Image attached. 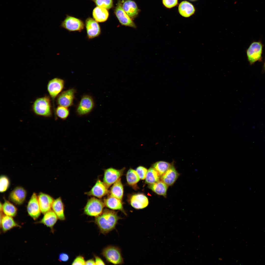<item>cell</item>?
Instances as JSON below:
<instances>
[{
    "label": "cell",
    "instance_id": "obj_1",
    "mask_svg": "<svg viewBox=\"0 0 265 265\" xmlns=\"http://www.w3.org/2000/svg\"><path fill=\"white\" fill-rule=\"evenodd\" d=\"M120 219L116 212L105 209L96 217L95 222L100 232L106 234L115 228L118 221Z\"/></svg>",
    "mask_w": 265,
    "mask_h": 265
},
{
    "label": "cell",
    "instance_id": "obj_2",
    "mask_svg": "<svg viewBox=\"0 0 265 265\" xmlns=\"http://www.w3.org/2000/svg\"><path fill=\"white\" fill-rule=\"evenodd\" d=\"M32 109L36 115L46 117H51L52 115L51 101L47 96L36 99L32 105Z\"/></svg>",
    "mask_w": 265,
    "mask_h": 265
},
{
    "label": "cell",
    "instance_id": "obj_3",
    "mask_svg": "<svg viewBox=\"0 0 265 265\" xmlns=\"http://www.w3.org/2000/svg\"><path fill=\"white\" fill-rule=\"evenodd\" d=\"M102 254L109 263L114 265H120L124 263L120 250L117 247L108 246L103 250Z\"/></svg>",
    "mask_w": 265,
    "mask_h": 265
},
{
    "label": "cell",
    "instance_id": "obj_4",
    "mask_svg": "<svg viewBox=\"0 0 265 265\" xmlns=\"http://www.w3.org/2000/svg\"><path fill=\"white\" fill-rule=\"evenodd\" d=\"M104 206L100 200L92 198L88 201L84 208V212L87 215L96 217L102 213Z\"/></svg>",
    "mask_w": 265,
    "mask_h": 265
},
{
    "label": "cell",
    "instance_id": "obj_5",
    "mask_svg": "<svg viewBox=\"0 0 265 265\" xmlns=\"http://www.w3.org/2000/svg\"><path fill=\"white\" fill-rule=\"evenodd\" d=\"M85 24L81 19L67 15L62 22L61 26L69 32H81L84 29Z\"/></svg>",
    "mask_w": 265,
    "mask_h": 265
},
{
    "label": "cell",
    "instance_id": "obj_6",
    "mask_svg": "<svg viewBox=\"0 0 265 265\" xmlns=\"http://www.w3.org/2000/svg\"><path fill=\"white\" fill-rule=\"evenodd\" d=\"M262 48V45L260 42H254L250 45L247 50L246 53L251 65L261 60Z\"/></svg>",
    "mask_w": 265,
    "mask_h": 265
},
{
    "label": "cell",
    "instance_id": "obj_7",
    "mask_svg": "<svg viewBox=\"0 0 265 265\" xmlns=\"http://www.w3.org/2000/svg\"><path fill=\"white\" fill-rule=\"evenodd\" d=\"M94 103L91 97L85 95L81 98L77 107L76 112L80 116L88 114L93 108Z\"/></svg>",
    "mask_w": 265,
    "mask_h": 265
},
{
    "label": "cell",
    "instance_id": "obj_8",
    "mask_svg": "<svg viewBox=\"0 0 265 265\" xmlns=\"http://www.w3.org/2000/svg\"><path fill=\"white\" fill-rule=\"evenodd\" d=\"M64 83L63 80L57 78L53 79L49 81L47 85V90L53 102H54L55 98L63 89Z\"/></svg>",
    "mask_w": 265,
    "mask_h": 265
},
{
    "label": "cell",
    "instance_id": "obj_9",
    "mask_svg": "<svg viewBox=\"0 0 265 265\" xmlns=\"http://www.w3.org/2000/svg\"><path fill=\"white\" fill-rule=\"evenodd\" d=\"M114 13L120 24L122 25L136 28L134 22L123 10L121 1L119 0L114 10Z\"/></svg>",
    "mask_w": 265,
    "mask_h": 265
},
{
    "label": "cell",
    "instance_id": "obj_10",
    "mask_svg": "<svg viewBox=\"0 0 265 265\" xmlns=\"http://www.w3.org/2000/svg\"><path fill=\"white\" fill-rule=\"evenodd\" d=\"M85 26L88 39H93L100 35L101 32L100 27L94 19L90 17L87 18L85 22Z\"/></svg>",
    "mask_w": 265,
    "mask_h": 265
},
{
    "label": "cell",
    "instance_id": "obj_11",
    "mask_svg": "<svg viewBox=\"0 0 265 265\" xmlns=\"http://www.w3.org/2000/svg\"><path fill=\"white\" fill-rule=\"evenodd\" d=\"M27 210L29 215L35 220L40 216L41 212L38 196L35 193L32 194L27 204Z\"/></svg>",
    "mask_w": 265,
    "mask_h": 265
},
{
    "label": "cell",
    "instance_id": "obj_12",
    "mask_svg": "<svg viewBox=\"0 0 265 265\" xmlns=\"http://www.w3.org/2000/svg\"><path fill=\"white\" fill-rule=\"evenodd\" d=\"M124 169L117 170L111 168L105 171L103 182L108 188L116 182L122 175Z\"/></svg>",
    "mask_w": 265,
    "mask_h": 265
},
{
    "label": "cell",
    "instance_id": "obj_13",
    "mask_svg": "<svg viewBox=\"0 0 265 265\" xmlns=\"http://www.w3.org/2000/svg\"><path fill=\"white\" fill-rule=\"evenodd\" d=\"M27 195V192L23 187H15L10 192L9 196L10 200L18 205L22 204L24 202Z\"/></svg>",
    "mask_w": 265,
    "mask_h": 265
},
{
    "label": "cell",
    "instance_id": "obj_14",
    "mask_svg": "<svg viewBox=\"0 0 265 265\" xmlns=\"http://www.w3.org/2000/svg\"><path fill=\"white\" fill-rule=\"evenodd\" d=\"M75 93V90L73 88L63 92L57 97V104L67 108L71 106L73 104Z\"/></svg>",
    "mask_w": 265,
    "mask_h": 265
},
{
    "label": "cell",
    "instance_id": "obj_15",
    "mask_svg": "<svg viewBox=\"0 0 265 265\" xmlns=\"http://www.w3.org/2000/svg\"><path fill=\"white\" fill-rule=\"evenodd\" d=\"M38 196L39 205L41 213L44 214L51 210L54 200L50 195L42 192Z\"/></svg>",
    "mask_w": 265,
    "mask_h": 265
},
{
    "label": "cell",
    "instance_id": "obj_16",
    "mask_svg": "<svg viewBox=\"0 0 265 265\" xmlns=\"http://www.w3.org/2000/svg\"><path fill=\"white\" fill-rule=\"evenodd\" d=\"M122 8L132 19L136 18L139 12L135 2L132 0H123L121 1Z\"/></svg>",
    "mask_w": 265,
    "mask_h": 265
},
{
    "label": "cell",
    "instance_id": "obj_17",
    "mask_svg": "<svg viewBox=\"0 0 265 265\" xmlns=\"http://www.w3.org/2000/svg\"><path fill=\"white\" fill-rule=\"evenodd\" d=\"M108 188L104 182L98 180L87 194L100 198L107 193Z\"/></svg>",
    "mask_w": 265,
    "mask_h": 265
},
{
    "label": "cell",
    "instance_id": "obj_18",
    "mask_svg": "<svg viewBox=\"0 0 265 265\" xmlns=\"http://www.w3.org/2000/svg\"><path fill=\"white\" fill-rule=\"evenodd\" d=\"M131 206L136 209H141L146 207L149 202L147 197L145 195L139 194L132 195L130 199Z\"/></svg>",
    "mask_w": 265,
    "mask_h": 265
},
{
    "label": "cell",
    "instance_id": "obj_19",
    "mask_svg": "<svg viewBox=\"0 0 265 265\" xmlns=\"http://www.w3.org/2000/svg\"><path fill=\"white\" fill-rule=\"evenodd\" d=\"M179 175L174 166L172 165L170 168L162 176L161 179L168 186L172 185Z\"/></svg>",
    "mask_w": 265,
    "mask_h": 265
},
{
    "label": "cell",
    "instance_id": "obj_20",
    "mask_svg": "<svg viewBox=\"0 0 265 265\" xmlns=\"http://www.w3.org/2000/svg\"><path fill=\"white\" fill-rule=\"evenodd\" d=\"M2 213V212H0V224L3 232L7 231L14 227H19V225L15 221L13 217L3 215Z\"/></svg>",
    "mask_w": 265,
    "mask_h": 265
},
{
    "label": "cell",
    "instance_id": "obj_21",
    "mask_svg": "<svg viewBox=\"0 0 265 265\" xmlns=\"http://www.w3.org/2000/svg\"><path fill=\"white\" fill-rule=\"evenodd\" d=\"M58 218L52 210H50L44 214V215L39 223L43 224L51 229L56 223Z\"/></svg>",
    "mask_w": 265,
    "mask_h": 265
},
{
    "label": "cell",
    "instance_id": "obj_22",
    "mask_svg": "<svg viewBox=\"0 0 265 265\" xmlns=\"http://www.w3.org/2000/svg\"><path fill=\"white\" fill-rule=\"evenodd\" d=\"M92 14L93 19L99 22L106 21L109 15L107 9L99 6L95 7L93 9Z\"/></svg>",
    "mask_w": 265,
    "mask_h": 265
},
{
    "label": "cell",
    "instance_id": "obj_23",
    "mask_svg": "<svg viewBox=\"0 0 265 265\" xmlns=\"http://www.w3.org/2000/svg\"><path fill=\"white\" fill-rule=\"evenodd\" d=\"M104 203L105 205L111 209L120 210L126 214L121 200L115 197L110 196L105 199Z\"/></svg>",
    "mask_w": 265,
    "mask_h": 265
},
{
    "label": "cell",
    "instance_id": "obj_24",
    "mask_svg": "<svg viewBox=\"0 0 265 265\" xmlns=\"http://www.w3.org/2000/svg\"><path fill=\"white\" fill-rule=\"evenodd\" d=\"M52 208L59 219L61 220H65L64 206L60 197L54 200Z\"/></svg>",
    "mask_w": 265,
    "mask_h": 265
},
{
    "label": "cell",
    "instance_id": "obj_25",
    "mask_svg": "<svg viewBox=\"0 0 265 265\" xmlns=\"http://www.w3.org/2000/svg\"><path fill=\"white\" fill-rule=\"evenodd\" d=\"M178 11L180 14L185 17H188L195 12V9L193 5L186 1H183L179 4Z\"/></svg>",
    "mask_w": 265,
    "mask_h": 265
},
{
    "label": "cell",
    "instance_id": "obj_26",
    "mask_svg": "<svg viewBox=\"0 0 265 265\" xmlns=\"http://www.w3.org/2000/svg\"><path fill=\"white\" fill-rule=\"evenodd\" d=\"M168 186L164 182L159 181L154 183L149 184V188L158 195L166 197Z\"/></svg>",
    "mask_w": 265,
    "mask_h": 265
},
{
    "label": "cell",
    "instance_id": "obj_27",
    "mask_svg": "<svg viewBox=\"0 0 265 265\" xmlns=\"http://www.w3.org/2000/svg\"><path fill=\"white\" fill-rule=\"evenodd\" d=\"M123 194V188L120 178L114 184L110 191V196L121 200Z\"/></svg>",
    "mask_w": 265,
    "mask_h": 265
},
{
    "label": "cell",
    "instance_id": "obj_28",
    "mask_svg": "<svg viewBox=\"0 0 265 265\" xmlns=\"http://www.w3.org/2000/svg\"><path fill=\"white\" fill-rule=\"evenodd\" d=\"M17 210L16 207L8 200H5L2 204V211L5 215L14 217L17 214Z\"/></svg>",
    "mask_w": 265,
    "mask_h": 265
},
{
    "label": "cell",
    "instance_id": "obj_29",
    "mask_svg": "<svg viewBox=\"0 0 265 265\" xmlns=\"http://www.w3.org/2000/svg\"><path fill=\"white\" fill-rule=\"evenodd\" d=\"M160 176L153 167H151L148 170L145 178V182L149 184L159 181Z\"/></svg>",
    "mask_w": 265,
    "mask_h": 265
},
{
    "label": "cell",
    "instance_id": "obj_30",
    "mask_svg": "<svg viewBox=\"0 0 265 265\" xmlns=\"http://www.w3.org/2000/svg\"><path fill=\"white\" fill-rule=\"evenodd\" d=\"M169 163L163 161L157 162L153 165V168L157 172L159 175L162 176L171 166Z\"/></svg>",
    "mask_w": 265,
    "mask_h": 265
},
{
    "label": "cell",
    "instance_id": "obj_31",
    "mask_svg": "<svg viewBox=\"0 0 265 265\" xmlns=\"http://www.w3.org/2000/svg\"><path fill=\"white\" fill-rule=\"evenodd\" d=\"M140 178L136 171L132 169H129L126 174V179L128 184L133 186L136 185Z\"/></svg>",
    "mask_w": 265,
    "mask_h": 265
},
{
    "label": "cell",
    "instance_id": "obj_32",
    "mask_svg": "<svg viewBox=\"0 0 265 265\" xmlns=\"http://www.w3.org/2000/svg\"><path fill=\"white\" fill-rule=\"evenodd\" d=\"M54 113L55 117L65 120L68 117L69 111L67 107L59 106L55 110Z\"/></svg>",
    "mask_w": 265,
    "mask_h": 265
},
{
    "label": "cell",
    "instance_id": "obj_33",
    "mask_svg": "<svg viewBox=\"0 0 265 265\" xmlns=\"http://www.w3.org/2000/svg\"><path fill=\"white\" fill-rule=\"evenodd\" d=\"M10 185L9 178L6 175H1L0 178V191L3 193L6 191L9 188Z\"/></svg>",
    "mask_w": 265,
    "mask_h": 265
},
{
    "label": "cell",
    "instance_id": "obj_34",
    "mask_svg": "<svg viewBox=\"0 0 265 265\" xmlns=\"http://www.w3.org/2000/svg\"><path fill=\"white\" fill-rule=\"evenodd\" d=\"M93 1L97 6L109 9L113 7V0H91Z\"/></svg>",
    "mask_w": 265,
    "mask_h": 265
},
{
    "label": "cell",
    "instance_id": "obj_35",
    "mask_svg": "<svg viewBox=\"0 0 265 265\" xmlns=\"http://www.w3.org/2000/svg\"><path fill=\"white\" fill-rule=\"evenodd\" d=\"M147 171L146 168L142 166L138 167L136 170L140 179L142 180L146 178Z\"/></svg>",
    "mask_w": 265,
    "mask_h": 265
},
{
    "label": "cell",
    "instance_id": "obj_36",
    "mask_svg": "<svg viewBox=\"0 0 265 265\" xmlns=\"http://www.w3.org/2000/svg\"><path fill=\"white\" fill-rule=\"evenodd\" d=\"M163 5L166 7L171 8L176 6L178 3V0H162Z\"/></svg>",
    "mask_w": 265,
    "mask_h": 265
},
{
    "label": "cell",
    "instance_id": "obj_37",
    "mask_svg": "<svg viewBox=\"0 0 265 265\" xmlns=\"http://www.w3.org/2000/svg\"><path fill=\"white\" fill-rule=\"evenodd\" d=\"M85 261L84 258L82 256L79 255L76 257L72 263V265H84Z\"/></svg>",
    "mask_w": 265,
    "mask_h": 265
},
{
    "label": "cell",
    "instance_id": "obj_38",
    "mask_svg": "<svg viewBox=\"0 0 265 265\" xmlns=\"http://www.w3.org/2000/svg\"><path fill=\"white\" fill-rule=\"evenodd\" d=\"M69 257L68 254L65 253H60L59 256V260L61 262H66L69 259Z\"/></svg>",
    "mask_w": 265,
    "mask_h": 265
},
{
    "label": "cell",
    "instance_id": "obj_39",
    "mask_svg": "<svg viewBox=\"0 0 265 265\" xmlns=\"http://www.w3.org/2000/svg\"><path fill=\"white\" fill-rule=\"evenodd\" d=\"M95 265H100L105 264L103 261L99 257L95 256Z\"/></svg>",
    "mask_w": 265,
    "mask_h": 265
},
{
    "label": "cell",
    "instance_id": "obj_40",
    "mask_svg": "<svg viewBox=\"0 0 265 265\" xmlns=\"http://www.w3.org/2000/svg\"><path fill=\"white\" fill-rule=\"evenodd\" d=\"M85 265H95V260L93 259L88 260L85 262Z\"/></svg>",
    "mask_w": 265,
    "mask_h": 265
},
{
    "label": "cell",
    "instance_id": "obj_41",
    "mask_svg": "<svg viewBox=\"0 0 265 265\" xmlns=\"http://www.w3.org/2000/svg\"><path fill=\"white\" fill-rule=\"evenodd\" d=\"M264 69L265 70V63H264Z\"/></svg>",
    "mask_w": 265,
    "mask_h": 265
}]
</instances>
